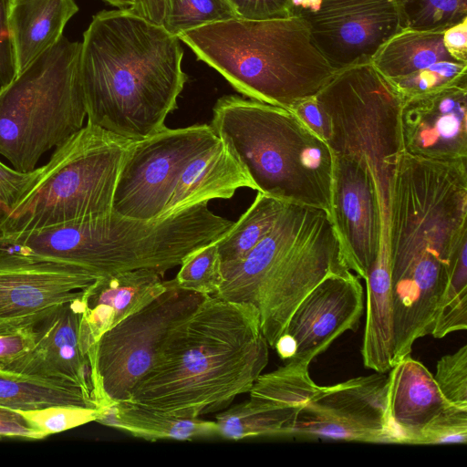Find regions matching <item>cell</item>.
<instances>
[{
	"label": "cell",
	"mask_w": 467,
	"mask_h": 467,
	"mask_svg": "<svg viewBox=\"0 0 467 467\" xmlns=\"http://www.w3.org/2000/svg\"><path fill=\"white\" fill-rule=\"evenodd\" d=\"M389 193L393 332L412 342L431 334L453 264L467 245V159L401 151Z\"/></svg>",
	"instance_id": "6da1fadb"
},
{
	"label": "cell",
	"mask_w": 467,
	"mask_h": 467,
	"mask_svg": "<svg viewBox=\"0 0 467 467\" xmlns=\"http://www.w3.org/2000/svg\"><path fill=\"white\" fill-rule=\"evenodd\" d=\"M180 41L130 9L93 16L79 58L88 122L132 140L165 128L187 81Z\"/></svg>",
	"instance_id": "7a4b0ae2"
},
{
	"label": "cell",
	"mask_w": 467,
	"mask_h": 467,
	"mask_svg": "<svg viewBox=\"0 0 467 467\" xmlns=\"http://www.w3.org/2000/svg\"><path fill=\"white\" fill-rule=\"evenodd\" d=\"M268 348L253 306L208 296L127 401L186 418L225 410L250 391L268 364Z\"/></svg>",
	"instance_id": "3957f363"
},
{
	"label": "cell",
	"mask_w": 467,
	"mask_h": 467,
	"mask_svg": "<svg viewBox=\"0 0 467 467\" xmlns=\"http://www.w3.org/2000/svg\"><path fill=\"white\" fill-rule=\"evenodd\" d=\"M348 268L330 214L287 202L271 232L242 260L222 265L213 296L247 304L274 348L296 306L323 279Z\"/></svg>",
	"instance_id": "277c9868"
},
{
	"label": "cell",
	"mask_w": 467,
	"mask_h": 467,
	"mask_svg": "<svg viewBox=\"0 0 467 467\" xmlns=\"http://www.w3.org/2000/svg\"><path fill=\"white\" fill-rule=\"evenodd\" d=\"M178 38L241 94L288 109L317 95L337 73L299 16L233 18L185 31Z\"/></svg>",
	"instance_id": "5b68a950"
},
{
	"label": "cell",
	"mask_w": 467,
	"mask_h": 467,
	"mask_svg": "<svg viewBox=\"0 0 467 467\" xmlns=\"http://www.w3.org/2000/svg\"><path fill=\"white\" fill-rule=\"evenodd\" d=\"M210 125L257 192L330 214L333 153L293 111L228 95L215 102Z\"/></svg>",
	"instance_id": "8992f818"
},
{
	"label": "cell",
	"mask_w": 467,
	"mask_h": 467,
	"mask_svg": "<svg viewBox=\"0 0 467 467\" xmlns=\"http://www.w3.org/2000/svg\"><path fill=\"white\" fill-rule=\"evenodd\" d=\"M80 48L62 36L0 87V155L16 171H34L44 153L83 127Z\"/></svg>",
	"instance_id": "52a82bcc"
},
{
	"label": "cell",
	"mask_w": 467,
	"mask_h": 467,
	"mask_svg": "<svg viewBox=\"0 0 467 467\" xmlns=\"http://www.w3.org/2000/svg\"><path fill=\"white\" fill-rule=\"evenodd\" d=\"M132 141L87 122L56 147L0 225V233L38 230L111 213L119 171Z\"/></svg>",
	"instance_id": "ba28073f"
},
{
	"label": "cell",
	"mask_w": 467,
	"mask_h": 467,
	"mask_svg": "<svg viewBox=\"0 0 467 467\" xmlns=\"http://www.w3.org/2000/svg\"><path fill=\"white\" fill-rule=\"evenodd\" d=\"M316 98L329 123L333 155L367 161L380 198L389 201L392 170L403 151L402 97L370 61L337 71Z\"/></svg>",
	"instance_id": "9c48e42d"
},
{
	"label": "cell",
	"mask_w": 467,
	"mask_h": 467,
	"mask_svg": "<svg viewBox=\"0 0 467 467\" xmlns=\"http://www.w3.org/2000/svg\"><path fill=\"white\" fill-rule=\"evenodd\" d=\"M206 296L180 288L173 279L166 281L161 295L102 335L87 353L98 409L129 400L174 330Z\"/></svg>",
	"instance_id": "30bf717a"
},
{
	"label": "cell",
	"mask_w": 467,
	"mask_h": 467,
	"mask_svg": "<svg viewBox=\"0 0 467 467\" xmlns=\"http://www.w3.org/2000/svg\"><path fill=\"white\" fill-rule=\"evenodd\" d=\"M218 140L210 124L165 127L133 140L118 177L113 212L144 221L160 217L186 166Z\"/></svg>",
	"instance_id": "8fae6325"
},
{
	"label": "cell",
	"mask_w": 467,
	"mask_h": 467,
	"mask_svg": "<svg viewBox=\"0 0 467 467\" xmlns=\"http://www.w3.org/2000/svg\"><path fill=\"white\" fill-rule=\"evenodd\" d=\"M387 379L376 372L320 386L285 437L398 443L387 411Z\"/></svg>",
	"instance_id": "7c38bea8"
},
{
	"label": "cell",
	"mask_w": 467,
	"mask_h": 467,
	"mask_svg": "<svg viewBox=\"0 0 467 467\" xmlns=\"http://www.w3.org/2000/svg\"><path fill=\"white\" fill-rule=\"evenodd\" d=\"M312 43L337 71L370 62L401 30L394 0H321L313 12H300Z\"/></svg>",
	"instance_id": "4fadbf2b"
},
{
	"label": "cell",
	"mask_w": 467,
	"mask_h": 467,
	"mask_svg": "<svg viewBox=\"0 0 467 467\" xmlns=\"http://www.w3.org/2000/svg\"><path fill=\"white\" fill-rule=\"evenodd\" d=\"M359 279L350 270L331 274L306 295L273 348L282 360L310 364L339 336L357 329L364 310Z\"/></svg>",
	"instance_id": "5bb4252c"
},
{
	"label": "cell",
	"mask_w": 467,
	"mask_h": 467,
	"mask_svg": "<svg viewBox=\"0 0 467 467\" xmlns=\"http://www.w3.org/2000/svg\"><path fill=\"white\" fill-rule=\"evenodd\" d=\"M330 217L347 266L365 280L379 245L389 244L378 184L367 161L333 155Z\"/></svg>",
	"instance_id": "9a60e30c"
},
{
	"label": "cell",
	"mask_w": 467,
	"mask_h": 467,
	"mask_svg": "<svg viewBox=\"0 0 467 467\" xmlns=\"http://www.w3.org/2000/svg\"><path fill=\"white\" fill-rule=\"evenodd\" d=\"M99 276L84 267L0 247V327L37 321Z\"/></svg>",
	"instance_id": "2e32d148"
},
{
	"label": "cell",
	"mask_w": 467,
	"mask_h": 467,
	"mask_svg": "<svg viewBox=\"0 0 467 467\" xmlns=\"http://www.w3.org/2000/svg\"><path fill=\"white\" fill-rule=\"evenodd\" d=\"M403 151L435 161L467 159V83L404 99Z\"/></svg>",
	"instance_id": "e0dca14e"
},
{
	"label": "cell",
	"mask_w": 467,
	"mask_h": 467,
	"mask_svg": "<svg viewBox=\"0 0 467 467\" xmlns=\"http://www.w3.org/2000/svg\"><path fill=\"white\" fill-rule=\"evenodd\" d=\"M82 309L80 291L47 312L35 326L33 347L2 369L75 384L92 398L89 363L79 344Z\"/></svg>",
	"instance_id": "ac0fdd59"
},
{
	"label": "cell",
	"mask_w": 467,
	"mask_h": 467,
	"mask_svg": "<svg viewBox=\"0 0 467 467\" xmlns=\"http://www.w3.org/2000/svg\"><path fill=\"white\" fill-rule=\"evenodd\" d=\"M161 276L146 268L118 272L99 276L81 290L79 344L86 357L103 334L166 289Z\"/></svg>",
	"instance_id": "d6986e66"
},
{
	"label": "cell",
	"mask_w": 467,
	"mask_h": 467,
	"mask_svg": "<svg viewBox=\"0 0 467 467\" xmlns=\"http://www.w3.org/2000/svg\"><path fill=\"white\" fill-rule=\"evenodd\" d=\"M387 411L398 443L416 445L421 430L448 404L433 374L410 355L388 371Z\"/></svg>",
	"instance_id": "ffe728a7"
},
{
	"label": "cell",
	"mask_w": 467,
	"mask_h": 467,
	"mask_svg": "<svg viewBox=\"0 0 467 467\" xmlns=\"http://www.w3.org/2000/svg\"><path fill=\"white\" fill-rule=\"evenodd\" d=\"M239 188L256 190L243 165L219 139L186 166L161 216L213 199H230Z\"/></svg>",
	"instance_id": "44dd1931"
},
{
	"label": "cell",
	"mask_w": 467,
	"mask_h": 467,
	"mask_svg": "<svg viewBox=\"0 0 467 467\" xmlns=\"http://www.w3.org/2000/svg\"><path fill=\"white\" fill-rule=\"evenodd\" d=\"M74 0H10L8 27L16 76L63 36Z\"/></svg>",
	"instance_id": "7402d4cb"
},
{
	"label": "cell",
	"mask_w": 467,
	"mask_h": 467,
	"mask_svg": "<svg viewBox=\"0 0 467 467\" xmlns=\"http://www.w3.org/2000/svg\"><path fill=\"white\" fill-rule=\"evenodd\" d=\"M100 410L97 422L149 441H192L218 436L215 420L178 417L130 401Z\"/></svg>",
	"instance_id": "603a6c76"
},
{
	"label": "cell",
	"mask_w": 467,
	"mask_h": 467,
	"mask_svg": "<svg viewBox=\"0 0 467 467\" xmlns=\"http://www.w3.org/2000/svg\"><path fill=\"white\" fill-rule=\"evenodd\" d=\"M302 408L250 397L215 415L218 436L239 441L256 437H285Z\"/></svg>",
	"instance_id": "cb8c5ba5"
},
{
	"label": "cell",
	"mask_w": 467,
	"mask_h": 467,
	"mask_svg": "<svg viewBox=\"0 0 467 467\" xmlns=\"http://www.w3.org/2000/svg\"><path fill=\"white\" fill-rule=\"evenodd\" d=\"M442 33L400 30L379 50L371 62L391 81L441 61H456L443 46Z\"/></svg>",
	"instance_id": "d4e9b609"
},
{
	"label": "cell",
	"mask_w": 467,
	"mask_h": 467,
	"mask_svg": "<svg viewBox=\"0 0 467 467\" xmlns=\"http://www.w3.org/2000/svg\"><path fill=\"white\" fill-rule=\"evenodd\" d=\"M58 404L96 407L79 386L0 369V405L31 410Z\"/></svg>",
	"instance_id": "484cf974"
},
{
	"label": "cell",
	"mask_w": 467,
	"mask_h": 467,
	"mask_svg": "<svg viewBox=\"0 0 467 467\" xmlns=\"http://www.w3.org/2000/svg\"><path fill=\"white\" fill-rule=\"evenodd\" d=\"M286 204L257 192L247 211L216 241L222 265L242 260L271 232Z\"/></svg>",
	"instance_id": "4316f807"
},
{
	"label": "cell",
	"mask_w": 467,
	"mask_h": 467,
	"mask_svg": "<svg viewBox=\"0 0 467 467\" xmlns=\"http://www.w3.org/2000/svg\"><path fill=\"white\" fill-rule=\"evenodd\" d=\"M401 30L443 32L467 18V0H394Z\"/></svg>",
	"instance_id": "83f0119b"
},
{
	"label": "cell",
	"mask_w": 467,
	"mask_h": 467,
	"mask_svg": "<svg viewBox=\"0 0 467 467\" xmlns=\"http://www.w3.org/2000/svg\"><path fill=\"white\" fill-rule=\"evenodd\" d=\"M467 245L458 254L441 296L431 336L442 338L467 328Z\"/></svg>",
	"instance_id": "f1b7e54d"
},
{
	"label": "cell",
	"mask_w": 467,
	"mask_h": 467,
	"mask_svg": "<svg viewBox=\"0 0 467 467\" xmlns=\"http://www.w3.org/2000/svg\"><path fill=\"white\" fill-rule=\"evenodd\" d=\"M173 281L182 289L214 296L223 283L222 262L216 241L189 254Z\"/></svg>",
	"instance_id": "f546056e"
},
{
	"label": "cell",
	"mask_w": 467,
	"mask_h": 467,
	"mask_svg": "<svg viewBox=\"0 0 467 467\" xmlns=\"http://www.w3.org/2000/svg\"><path fill=\"white\" fill-rule=\"evenodd\" d=\"M237 18L228 0H169L163 27L171 35L199 26Z\"/></svg>",
	"instance_id": "4dcf8cb0"
},
{
	"label": "cell",
	"mask_w": 467,
	"mask_h": 467,
	"mask_svg": "<svg viewBox=\"0 0 467 467\" xmlns=\"http://www.w3.org/2000/svg\"><path fill=\"white\" fill-rule=\"evenodd\" d=\"M389 82L404 99L449 86L467 83V64L458 61H441Z\"/></svg>",
	"instance_id": "1f68e13d"
},
{
	"label": "cell",
	"mask_w": 467,
	"mask_h": 467,
	"mask_svg": "<svg viewBox=\"0 0 467 467\" xmlns=\"http://www.w3.org/2000/svg\"><path fill=\"white\" fill-rule=\"evenodd\" d=\"M16 411L34 428L47 436L96 421L100 414V410L96 407L73 404H58L38 410Z\"/></svg>",
	"instance_id": "d6a6232c"
},
{
	"label": "cell",
	"mask_w": 467,
	"mask_h": 467,
	"mask_svg": "<svg viewBox=\"0 0 467 467\" xmlns=\"http://www.w3.org/2000/svg\"><path fill=\"white\" fill-rule=\"evenodd\" d=\"M433 378L448 404L467 410V345L441 357Z\"/></svg>",
	"instance_id": "836d02e7"
},
{
	"label": "cell",
	"mask_w": 467,
	"mask_h": 467,
	"mask_svg": "<svg viewBox=\"0 0 467 467\" xmlns=\"http://www.w3.org/2000/svg\"><path fill=\"white\" fill-rule=\"evenodd\" d=\"M467 410L447 406L420 431L416 445L466 444Z\"/></svg>",
	"instance_id": "e575fe53"
},
{
	"label": "cell",
	"mask_w": 467,
	"mask_h": 467,
	"mask_svg": "<svg viewBox=\"0 0 467 467\" xmlns=\"http://www.w3.org/2000/svg\"><path fill=\"white\" fill-rule=\"evenodd\" d=\"M41 171L42 166L32 171L23 172L0 161V225Z\"/></svg>",
	"instance_id": "d590c367"
},
{
	"label": "cell",
	"mask_w": 467,
	"mask_h": 467,
	"mask_svg": "<svg viewBox=\"0 0 467 467\" xmlns=\"http://www.w3.org/2000/svg\"><path fill=\"white\" fill-rule=\"evenodd\" d=\"M37 321L0 327V369L9 366L33 347Z\"/></svg>",
	"instance_id": "8d00e7d4"
},
{
	"label": "cell",
	"mask_w": 467,
	"mask_h": 467,
	"mask_svg": "<svg viewBox=\"0 0 467 467\" xmlns=\"http://www.w3.org/2000/svg\"><path fill=\"white\" fill-rule=\"evenodd\" d=\"M237 16L244 20H273L293 16L292 0H228Z\"/></svg>",
	"instance_id": "74e56055"
},
{
	"label": "cell",
	"mask_w": 467,
	"mask_h": 467,
	"mask_svg": "<svg viewBox=\"0 0 467 467\" xmlns=\"http://www.w3.org/2000/svg\"><path fill=\"white\" fill-rule=\"evenodd\" d=\"M10 0H0V87L16 77L13 47L8 27Z\"/></svg>",
	"instance_id": "f35d334b"
},
{
	"label": "cell",
	"mask_w": 467,
	"mask_h": 467,
	"mask_svg": "<svg viewBox=\"0 0 467 467\" xmlns=\"http://www.w3.org/2000/svg\"><path fill=\"white\" fill-rule=\"evenodd\" d=\"M312 131L326 142L329 138V123L316 95L295 103L290 109Z\"/></svg>",
	"instance_id": "ab89813d"
},
{
	"label": "cell",
	"mask_w": 467,
	"mask_h": 467,
	"mask_svg": "<svg viewBox=\"0 0 467 467\" xmlns=\"http://www.w3.org/2000/svg\"><path fill=\"white\" fill-rule=\"evenodd\" d=\"M0 437L42 440L47 435L34 428L16 410L0 405Z\"/></svg>",
	"instance_id": "60d3db41"
},
{
	"label": "cell",
	"mask_w": 467,
	"mask_h": 467,
	"mask_svg": "<svg viewBox=\"0 0 467 467\" xmlns=\"http://www.w3.org/2000/svg\"><path fill=\"white\" fill-rule=\"evenodd\" d=\"M442 42L454 60L467 64V18L445 29Z\"/></svg>",
	"instance_id": "b9f144b4"
},
{
	"label": "cell",
	"mask_w": 467,
	"mask_h": 467,
	"mask_svg": "<svg viewBox=\"0 0 467 467\" xmlns=\"http://www.w3.org/2000/svg\"><path fill=\"white\" fill-rule=\"evenodd\" d=\"M169 0H134L131 11L157 25L162 26Z\"/></svg>",
	"instance_id": "7bdbcfd3"
},
{
	"label": "cell",
	"mask_w": 467,
	"mask_h": 467,
	"mask_svg": "<svg viewBox=\"0 0 467 467\" xmlns=\"http://www.w3.org/2000/svg\"><path fill=\"white\" fill-rule=\"evenodd\" d=\"M111 5L118 7L119 9H132L134 5V0H103Z\"/></svg>",
	"instance_id": "ee69618b"
}]
</instances>
